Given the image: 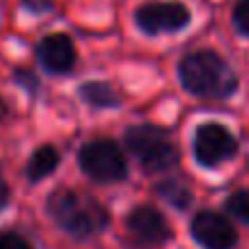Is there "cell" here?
Wrapping results in <instances>:
<instances>
[{"mask_svg": "<svg viewBox=\"0 0 249 249\" xmlns=\"http://www.w3.org/2000/svg\"><path fill=\"white\" fill-rule=\"evenodd\" d=\"M13 78L27 90V93H37V88H39V81H37V76L32 73V71H27V69H15L13 71Z\"/></svg>", "mask_w": 249, "mask_h": 249, "instance_id": "9a60e30c", "label": "cell"}, {"mask_svg": "<svg viewBox=\"0 0 249 249\" xmlns=\"http://www.w3.org/2000/svg\"><path fill=\"white\" fill-rule=\"evenodd\" d=\"M0 249H32V244L25 237L8 232V234H0Z\"/></svg>", "mask_w": 249, "mask_h": 249, "instance_id": "2e32d148", "label": "cell"}, {"mask_svg": "<svg viewBox=\"0 0 249 249\" xmlns=\"http://www.w3.org/2000/svg\"><path fill=\"white\" fill-rule=\"evenodd\" d=\"M47 213L73 239H90L110 222V215L98 198L73 188L54 191L47 198Z\"/></svg>", "mask_w": 249, "mask_h": 249, "instance_id": "7a4b0ae2", "label": "cell"}, {"mask_svg": "<svg viewBox=\"0 0 249 249\" xmlns=\"http://www.w3.org/2000/svg\"><path fill=\"white\" fill-rule=\"evenodd\" d=\"M22 5L35 13V15H42V13H49L54 10V0H22Z\"/></svg>", "mask_w": 249, "mask_h": 249, "instance_id": "e0dca14e", "label": "cell"}, {"mask_svg": "<svg viewBox=\"0 0 249 249\" xmlns=\"http://www.w3.org/2000/svg\"><path fill=\"white\" fill-rule=\"evenodd\" d=\"M35 54H37L39 66L52 76H66L76 66V59H78L73 39L64 32H54V35L42 37Z\"/></svg>", "mask_w": 249, "mask_h": 249, "instance_id": "9c48e42d", "label": "cell"}, {"mask_svg": "<svg viewBox=\"0 0 249 249\" xmlns=\"http://www.w3.org/2000/svg\"><path fill=\"white\" fill-rule=\"evenodd\" d=\"M191 152L196 157V161L205 169H215L230 159L237 157L239 152V142L232 135L230 127L220 122H203L193 132V142H191Z\"/></svg>", "mask_w": 249, "mask_h": 249, "instance_id": "5b68a950", "label": "cell"}, {"mask_svg": "<svg viewBox=\"0 0 249 249\" xmlns=\"http://www.w3.org/2000/svg\"><path fill=\"white\" fill-rule=\"evenodd\" d=\"M124 147L137 159V164L149 171V174H164L178 166L181 152L171 137L169 130L159 127V124H132L124 132Z\"/></svg>", "mask_w": 249, "mask_h": 249, "instance_id": "3957f363", "label": "cell"}, {"mask_svg": "<svg viewBox=\"0 0 249 249\" xmlns=\"http://www.w3.org/2000/svg\"><path fill=\"white\" fill-rule=\"evenodd\" d=\"M225 210L234 217H239L242 222H249V188L234 191L225 198Z\"/></svg>", "mask_w": 249, "mask_h": 249, "instance_id": "4fadbf2b", "label": "cell"}, {"mask_svg": "<svg viewBox=\"0 0 249 249\" xmlns=\"http://www.w3.org/2000/svg\"><path fill=\"white\" fill-rule=\"evenodd\" d=\"M157 196H159L161 200H166V203H169L174 210H178V213L188 210L191 203H193L191 188H188L186 183L176 181V178H166V181L157 183Z\"/></svg>", "mask_w": 249, "mask_h": 249, "instance_id": "7c38bea8", "label": "cell"}, {"mask_svg": "<svg viewBox=\"0 0 249 249\" xmlns=\"http://www.w3.org/2000/svg\"><path fill=\"white\" fill-rule=\"evenodd\" d=\"M232 25L242 37H249V0H237L232 10Z\"/></svg>", "mask_w": 249, "mask_h": 249, "instance_id": "5bb4252c", "label": "cell"}, {"mask_svg": "<svg viewBox=\"0 0 249 249\" xmlns=\"http://www.w3.org/2000/svg\"><path fill=\"white\" fill-rule=\"evenodd\" d=\"M178 81L186 93L205 100H227L239 88L234 69L213 49L186 54L178 64Z\"/></svg>", "mask_w": 249, "mask_h": 249, "instance_id": "6da1fadb", "label": "cell"}, {"mask_svg": "<svg viewBox=\"0 0 249 249\" xmlns=\"http://www.w3.org/2000/svg\"><path fill=\"white\" fill-rule=\"evenodd\" d=\"M59 164H61V152L54 144H42L32 152V157L25 166V174L32 183H39L47 176H52L59 169Z\"/></svg>", "mask_w": 249, "mask_h": 249, "instance_id": "30bf717a", "label": "cell"}, {"mask_svg": "<svg viewBox=\"0 0 249 249\" xmlns=\"http://www.w3.org/2000/svg\"><path fill=\"white\" fill-rule=\"evenodd\" d=\"M78 166L98 183H117L127 178V159L112 140H90L78 152Z\"/></svg>", "mask_w": 249, "mask_h": 249, "instance_id": "277c9868", "label": "cell"}, {"mask_svg": "<svg viewBox=\"0 0 249 249\" xmlns=\"http://www.w3.org/2000/svg\"><path fill=\"white\" fill-rule=\"evenodd\" d=\"M8 203H10V186L5 183L3 176H0V210H3Z\"/></svg>", "mask_w": 249, "mask_h": 249, "instance_id": "ac0fdd59", "label": "cell"}, {"mask_svg": "<svg viewBox=\"0 0 249 249\" xmlns=\"http://www.w3.org/2000/svg\"><path fill=\"white\" fill-rule=\"evenodd\" d=\"M127 230L142 247H161L171 239V227L164 213L147 203L132 208V213L127 215Z\"/></svg>", "mask_w": 249, "mask_h": 249, "instance_id": "ba28073f", "label": "cell"}, {"mask_svg": "<svg viewBox=\"0 0 249 249\" xmlns=\"http://www.w3.org/2000/svg\"><path fill=\"white\" fill-rule=\"evenodd\" d=\"M188 232L203 249H234L239 242L234 225L222 213H215V210L196 213Z\"/></svg>", "mask_w": 249, "mask_h": 249, "instance_id": "52a82bcc", "label": "cell"}, {"mask_svg": "<svg viewBox=\"0 0 249 249\" xmlns=\"http://www.w3.org/2000/svg\"><path fill=\"white\" fill-rule=\"evenodd\" d=\"M135 25L144 35L181 32L191 25V10L178 0H152L135 10Z\"/></svg>", "mask_w": 249, "mask_h": 249, "instance_id": "8992f818", "label": "cell"}, {"mask_svg": "<svg viewBox=\"0 0 249 249\" xmlns=\"http://www.w3.org/2000/svg\"><path fill=\"white\" fill-rule=\"evenodd\" d=\"M78 93H81V98H83L90 107H95V110H110V107H117V105L122 103L120 93H117L110 83H105V81H86V83L78 88Z\"/></svg>", "mask_w": 249, "mask_h": 249, "instance_id": "8fae6325", "label": "cell"}]
</instances>
